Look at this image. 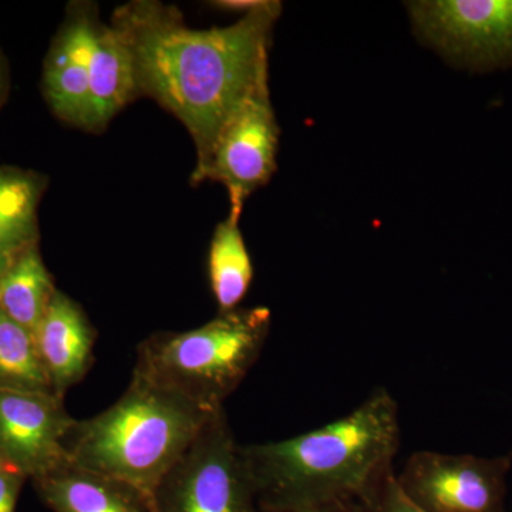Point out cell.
Wrapping results in <instances>:
<instances>
[{"label": "cell", "instance_id": "6da1fadb", "mask_svg": "<svg viewBox=\"0 0 512 512\" xmlns=\"http://www.w3.org/2000/svg\"><path fill=\"white\" fill-rule=\"evenodd\" d=\"M279 2H259L225 28L191 29L174 6L131 2L111 25L136 66L138 96L146 94L190 131L197 148L194 183H201L222 128L256 93L268 89V50Z\"/></svg>", "mask_w": 512, "mask_h": 512}, {"label": "cell", "instance_id": "7a4b0ae2", "mask_svg": "<svg viewBox=\"0 0 512 512\" xmlns=\"http://www.w3.org/2000/svg\"><path fill=\"white\" fill-rule=\"evenodd\" d=\"M399 406L377 389L346 416L291 439L242 446L259 507L299 512L369 507L393 476Z\"/></svg>", "mask_w": 512, "mask_h": 512}, {"label": "cell", "instance_id": "3957f363", "mask_svg": "<svg viewBox=\"0 0 512 512\" xmlns=\"http://www.w3.org/2000/svg\"><path fill=\"white\" fill-rule=\"evenodd\" d=\"M218 412L133 373L109 409L76 420L66 439L67 456L76 466L130 485L153 503L158 485Z\"/></svg>", "mask_w": 512, "mask_h": 512}, {"label": "cell", "instance_id": "277c9868", "mask_svg": "<svg viewBox=\"0 0 512 512\" xmlns=\"http://www.w3.org/2000/svg\"><path fill=\"white\" fill-rule=\"evenodd\" d=\"M266 308L218 313L197 329L156 333L137 348L133 373L218 412L258 362L271 330Z\"/></svg>", "mask_w": 512, "mask_h": 512}, {"label": "cell", "instance_id": "5b68a950", "mask_svg": "<svg viewBox=\"0 0 512 512\" xmlns=\"http://www.w3.org/2000/svg\"><path fill=\"white\" fill-rule=\"evenodd\" d=\"M154 512H262L225 409L211 417L158 485Z\"/></svg>", "mask_w": 512, "mask_h": 512}, {"label": "cell", "instance_id": "8992f818", "mask_svg": "<svg viewBox=\"0 0 512 512\" xmlns=\"http://www.w3.org/2000/svg\"><path fill=\"white\" fill-rule=\"evenodd\" d=\"M409 10L421 36L458 66L512 67V0H423Z\"/></svg>", "mask_w": 512, "mask_h": 512}, {"label": "cell", "instance_id": "52a82bcc", "mask_svg": "<svg viewBox=\"0 0 512 512\" xmlns=\"http://www.w3.org/2000/svg\"><path fill=\"white\" fill-rule=\"evenodd\" d=\"M512 458L419 451L396 474L403 493L426 512H505Z\"/></svg>", "mask_w": 512, "mask_h": 512}, {"label": "cell", "instance_id": "ba28073f", "mask_svg": "<svg viewBox=\"0 0 512 512\" xmlns=\"http://www.w3.org/2000/svg\"><path fill=\"white\" fill-rule=\"evenodd\" d=\"M279 126L269 89L256 93L222 128L202 180L220 181L231 202L229 220L239 222L249 195L275 173Z\"/></svg>", "mask_w": 512, "mask_h": 512}, {"label": "cell", "instance_id": "9c48e42d", "mask_svg": "<svg viewBox=\"0 0 512 512\" xmlns=\"http://www.w3.org/2000/svg\"><path fill=\"white\" fill-rule=\"evenodd\" d=\"M76 419L56 394L0 389V461L32 480L69 460Z\"/></svg>", "mask_w": 512, "mask_h": 512}, {"label": "cell", "instance_id": "30bf717a", "mask_svg": "<svg viewBox=\"0 0 512 512\" xmlns=\"http://www.w3.org/2000/svg\"><path fill=\"white\" fill-rule=\"evenodd\" d=\"M90 6H74L45 60L43 90L60 120L90 130Z\"/></svg>", "mask_w": 512, "mask_h": 512}, {"label": "cell", "instance_id": "8fae6325", "mask_svg": "<svg viewBox=\"0 0 512 512\" xmlns=\"http://www.w3.org/2000/svg\"><path fill=\"white\" fill-rule=\"evenodd\" d=\"M33 336L53 392L63 399L92 367L96 342L92 323L79 303L56 291Z\"/></svg>", "mask_w": 512, "mask_h": 512}, {"label": "cell", "instance_id": "7c38bea8", "mask_svg": "<svg viewBox=\"0 0 512 512\" xmlns=\"http://www.w3.org/2000/svg\"><path fill=\"white\" fill-rule=\"evenodd\" d=\"M33 483L53 512H154L153 503L130 485L70 460Z\"/></svg>", "mask_w": 512, "mask_h": 512}, {"label": "cell", "instance_id": "4fadbf2b", "mask_svg": "<svg viewBox=\"0 0 512 512\" xmlns=\"http://www.w3.org/2000/svg\"><path fill=\"white\" fill-rule=\"evenodd\" d=\"M89 50L90 130H101L138 96L136 66L119 30L96 19Z\"/></svg>", "mask_w": 512, "mask_h": 512}, {"label": "cell", "instance_id": "5bb4252c", "mask_svg": "<svg viewBox=\"0 0 512 512\" xmlns=\"http://www.w3.org/2000/svg\"><path fill=\"white\" fill-rule=\"evenodd\" d=\"M43 187L39 175L0 167V276L36 247L37 207Z\"/></svg>", "mask_w": 512, "mask_h": 512}, {"label": "cell", "instance_id": "9a60e30c", "mask_svg": "<svg viewBox=\"0 0 512 512\" xmlns=\"http://www.w3.org/2000/svg\"><path fill=\"white\" fill-rule=\"evenodd\" d=\"M208 276L218 311L238 309L254 279V265L239 222L227 218L215 228L208 252Z\"/></svg>", "mask_w": 512, "mask_h": 512}, {"label": "cell", "instance_id": "2e32d148", "mask_svg": "<svg viewBox=\"0 0 512 512\" xmlns=\"http://www.w3.org/2000/svg\"><path fill=\"white\" fill-rule=\"evenodd\" d=\"M56 291L37 247L30 248L0 276V311L35 332Z\"/></svg>", "mask_w": 512, "mask_h": 512}, {"label": "cell", "instance_id": "e0dca14e", "mask_svg": "<svg viewBox=\"0 0 512 512\" xmlns=\"http://www.w3.org/2000/svg\"><path fill=\"white\" fill-rule=\"evenodd\" d=\"M0 389L55 394L35 336L0 311Z\"/></svg>", "mask_w": 512, "mask_h": 512}, {"label": "cell", "instance_id": "ac0fdd59", "mask_svg": "<svg viewBox=\"0 0 512 512\" xmlns=\"http://www.w3.org/2000/svg\"><path fill=\"white\" fill-rule=\"evenodd\" d=\"M369 512H426L417 507L416 504L403 493L399 483H397L396 473L393 474L379 493L370 501Z\"/></svg>", "mask_w": 512, "mask_h": 512}, {"label": "cell", "instance_id": "d6986e66", "mask_svg": "<svg viewBox=\"0 0 512 512\" xmlns=\"http://www.w3.org/2000/svg\"><path fill=\"white\" fill-rule=\"evenodd\" d=\"M26 477L0 461V512H16Z\"/></svg>", "mask_w": 512, "mask_h": 512}, {"label": "cell", "instance_id": "ffe728a7", "mask_svg": "<svg viewBox=\"0 0 512 512\" xmlns=\"http://www.w3.org/2000/svg\"><path fill=\"white\" fill-rule=\"evenodd\" d=\"M6 90H8V73H6V64L0 55V106L5 100Z\"/></svg>", "mask_w": 512, "mask_h": 512}, {"label": "cell", "instance_id": "44dd1931", "mask_svg": "<svg viewBox=\"0 0 512 512\" xmlns=\"http://www.w3.org/2000/svg\"><path fill=\"white\" fill-rule=\"evenodd\" d=\"M264 512V511H262ZM299 512H369L363 507H336V508H323V510L315 511H299Z\"/></svg>", "mask_w": 512, "mask_h": 512}]
</instances>
